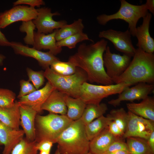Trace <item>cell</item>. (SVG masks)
<instances>
[{
	"label": "cell",
	"instance_id": "obj_1",
	"mask_svg": "<svg viewBox=\"0 0 154 154\" xmlns=\"http://www.w3.org/2000/svg\"><path fill=\"white\" fill-rule=\"evenodd\" d=\"M107 44L108 42L104 38L90 44H82L68 61L85 72L90 83L104 85L113 84L114 82L107 74L104 65L103 55Z\"/></svg>",
	"mask_w": 154,
	"mask_h": 154
},
{
	"label": "cell",
	"instance_id": "obj_2",
	"mask_svg": "<svg viewBox=\"0 0 154 154\" xmlns=\"http://www.w3.org/2000/svg\"><path fill=\"white\" fill-rule=\"evenodd\" d=\"M133 59L125 71L113 80L116 84L121 83L132 85L139 82H154V54L147 53L140 48L136 49Z\"/></svg>",
	"mask_w": 154,
	"mask_h": 154
},
{
	"label": "cell",
	"instance_id": "obj_3",
	"mask_svg": "<svg viewBox=\"0 0 154 154\" xmlns=\"http://www.w3.org/2000/svg\"><path fill=\"white\" fill-rule=\"evenodd\" d=\"M90 141L85 125L80 119L73 121L61 133L56 143L60 154H86L89 152Z\"/></svg>",
	"mask_w": 154,
	"mask_h": 154
},
{
	"label": "cell",
	"instance_id": "obj_4",
	"mask_svg": "<svg viewBox=\"0 0 154 154\" xmlns=\"http://www.w3.org/2000/svg\"><path fill=\"white\" fill-rule=\"evenodd\" d=\"M73 121L66 115L49 113L41 116L37 114L35 121V141L37 143L44 140L56 143L60 134Z\"/></svg>",
	"mask_w": 154,
	"mask_h": 154
},
{
	"label": "cell",
	"instance_id": "obj_5",
	"mask_svg": "<svg viewBox=\"0 0 154 154\" xmlns=\"http://www.w3.org/2000/svg\"><path fill=\"white\" fill-rule=\"evenodd\" d=\"M44 73L45 78L55 89L74 98H79L80 86L88 81L86 73L78 67L76 72L70 75L57 74L50 67L45 69Z\"/></svg>",
	"mask_w": 154,
	"mask_h": 154
},
{
	"label": "cell",
	"instance_id": "obj_6",
	"mask_svg": "<svg viewBox=\"0 0 154 154\" xmlns=\"http://www.w3.org/2000/svg\"><path fill=\"white\" fill-rule=\"evenodd\" d=\"M121 5L118 11L112 15L103 14L96 18L98 23L105 25L109 21L121 19L128 24V29L132 36L135 37L137 24L139 19L143 18L148 13L145 4L140 5L131 4L125 0H120Z\"/></svg>",
	"mask_w": 154,
	"mask_h": 154
},
{
	"label": "cell",
	"instance_id": "obj_7",
	"mask_svg": "<svg viewBox=\"0 0 154 154\" xmlns=\"http://www.w3.org/2000/svg\"><path fill=\"white\" fill-rule=\"evenodd\" d=\"M132 85L121 83L110 85H96L86 82L80 86L79 98L86 103L99 104L104 98L113 94H120Z\"/></svg>",
	"mask_w": 154,
	"mask_h": 154
},
{
	"label": "cell",
	"instance_id": "obj_8",
	"mask_svg": "<svg viewBox=\"0 0 154 154\" xmlns=\"http://www.w3.org/2000/svg\"><path fill=\"white\" fill-rule=\"evenodd\" d=\"M128 117L126 129L123 137H133L147 140L154 131V121L127 112Z\"/></svg>",
	"mask_w": 154,
	"mask_h": 154
},
{
	"label": "cell",
	"instance_id": "obj_9",
	"mask_svg": "<svg viewBox=\"0 0 154 154\" xmlns=\"http://www.w3.org/2000/svg\"><path fill=\"white\" fill-rule=\"evenodd\" d=\"M131 36L128 29L124 32L109 29L100 31L98 35L99 37L110 41L116 50L133 57L136 49L132 44Z\"/></svg>",
	"mask_w": 154,
	"mask_h": 154
},
{
	"label": "cell",
	"instance_id": "obj_10",
	"mask_svg": "<svg viewBox=\"0 0 154 154\" xmlns=\"http://www.w3.org/2000/svg\"><path fill=\"white\" fill-rule=\"evenodd\" d=\"M131 57L125 54L121 55L112 53L110 47L107 46L103 54V59L108 76L113 81L121 75L129 66Z\"/></svg>",
	"mask_w": 154,
	"mask_h": 154
},
{
	"label": "cell",
	"instance_id": "obj_11",
	"mask_svg": "<svg viewBox=\"0 0 154 154\" xmlns=\"http://www.w3.org/2000/svg\"><path fill=\"white\" fill-rule=\"evenodd\" d=\"M37 9L27 6L17 5L0 13V28L4 29L14 22L27 21L36 18Z\"/></svg>",
	"mask_w": 154,
	"mask_h": 154
},
{
	"label": "cell",
	"instance_id": "obj_12",
	"mask_svg": "<svg viewBox=\"0 0 154 154\" xmlns=\"http://www.w3.org/2000/svg\"><path fill=\"white\" fill-rule=\"evenodd\" d=\"M37 9L38 15L33 21L38 32L45 34L50 33L54 30L59 29L67 24L65 21H56L53 19V16L60 15L58 12L52 13L50 8L46 7Z\"/></svg>",
	"mask_w": 154,
	"mask_h": 154
},
{
	"label": "cell",
	"instance_id": "obj_13",
	"mask_svg": "<svg viewBox=\"0 0 154 154\" xmlns=\"http://www.w3.org/2000/svg\"><path fill=\"white\" fill-rule=\"evenodd\" d=\"M154 88L153 84L139 82L131 87L126 88L117 98L111 100L108 103L116 107L123 101L132 102L135 100H143L153 92Z\"/></svg>",
	"mask_w": 154,
	"mask_h": 154
},
{
	"label": "cell",
	"instance_id": "obj_14",
	"mask_svg": "<svg viewBox=\"0 0 154 154\" xmlns=\"http://www.w3.org/2000/svg\"><path fill=\"white\" fill-rule=\"evenodd\" d=\"M11 47L17 54L30 57L36 59L39 65L45 69L59 59L49 51L45 52L24 45L20 42H11Z\"/></svg>",
	"mask_w": 154,
	"mask_h": 154
},
{
	"label": "cell",
	"instance_id": "obj_15",
	"mask_svg": "<svg viewBox=\"0 0 154 154\" xmlns=\"http://www.w3.org/2000/svg\"><path fill=\"white\" fill-rule=\"evenodd\" d=\"M54 90V88L48 82L42 88L21 97L18 101L20 104L29 106L38 114L40 113L42 111V105Z\"/></svg>",
	"mask_w": 154,
	"mask_h": 154
},
{
	"label": "cell",
	"instance_id": "obj_16",
	"mask_svg": "<svg viewBox=\"0 0 154 154\" xmlns=\"http://www.w3.org/2000/svg\"><path fill=\"white\" fill-rule=\"evenodd\" d=\"M151 18L152 15L149 13L143 18L142 25L137 27L135 37L138 40L136 44L137 48H141L147 53H153L154 39L151 37L149 32Z\"/></svg>",
	"mask_w": 154,
	"mask_h": 154
},
{
	"label": "cell",
	"instance_id": "obj_17",
	"mask_svg": "<svg viewBox=\"0 0 154 154\" xmlns=\"http://www.w3.org/2000/svg\"><path fill=\"white\" fill-rule=\"evenodd\" d=\"M24 135L23 129H13L0 121V145L4 146L2 154H10L13 148Z\"/></svg>",
	"mask_w": 154,
	"mask_h": 154
},
{
	"label": "cell",
	"instance_id": "obj_18",
	"mask_svg": "<svg viewBox=\"0 0 154 154\" xmlns=\"http://www.w3.org/2000/svg\"><path fill=\"white\" fill-rule=\"evenodd\" d=\"M19 110L20 125L24 131L25 137L29 141H34L35 139V119L38 114L31 107L26 105L20 104Z\"/></svg>",
	"mask_w": 154,
	"mask_h": 154
},
{
	"label": "cell",
	"instance_id": "obj_19",
	"mask_svg": "<svg viewBox=\"0 0 154 154\" xmlns=\"http://www.w3.org/2000/svg\"><path fill=\"white\" fill-rule=\"evenodd\" d=\"M117 137L109 131L108 127L90 141L89 152L95 154H104Z\"/></svg>",
	"mask_w": 154,
	"mask_h": 154
},
{
	"label": "cell",
	"instance_id": "obj_20",
	"mask_svg": "<svg viewBox=\"0 0 154 154\" xmlns=\"http://www.w3.org/2000/svg\"><path fill=\"white\" fill-rule=\"evenodd\" d=\"M66 95L54 90L42 105V110L47 111L49 113L66 115L67 108L65 102Z\"/></svg>",
	"mask_w": 154,
	"mask_h": 154
},
{
	"label": "cell",
	"instance_id": "obj_21",
	"mask_svg": "<svg viewBox=\"0 0 154 154\" xmlns=\"http://www.w3.org/2000/svg\"><path fill=\"white\" fill-rule=\"evenodd\" d=\"M56 31V29L47 34L35 32L33 48L39 50H48L49 52L55 56L60 53L62 48L56 45L55 37Z\"/></svg>",
	"mask_w": 154,
	"mask_h": 154
},
{
	"label": "cell",
	"instance_id": "obj_22",
	"mask_svg": "<svg viewBox=\"0 0 154 154\" xmlns=\"http://www.w3.org/2000/svg\"><path fill=\"white\" fill-rule=\"evenodd\" d=\"M129 111L139 116L154 121V99L148 96L139 103L126 104Z\"/></svg>",
	"mask_w": 154,
	"mask_h": 154
},
{
	"label": "cell",
	"instance_id": "obj_23",
	"mask_svg": "<svg viewBox=\"0 0 154 154\" xmlns=\"http://www.w3.org/2000/svg\"><path fill=\"white\" fill-rule=\"evenodd\" d=\"M20 104L15 101L14 106L9 107H0V121L13 129H20Z\"/></svg>",
	"mask_w": 154,
	"mask_h": 154
},
{
	"label": "cell",
	"instance_id": "obj_24",
	"mask_svg": "<svg viewBox=\"0 0 154 154\" xmlns=\"http://www.w3.org/2000/svg\"><path fill=\"white\" fill-rule=\"evenodd\" d=\"M65 102L67 108L66 114L70 120L74 121L81 117L86 104L80 98H74L66 95Z\"/></svg>",
	"mask_w": 154,
	"mask_h": 154
},
{
	"label": "cell",
	"instance_id": "obj_25",
	"mask_svg": "<svg viewBox=\"0 0 154 154\" xmlns=\"http://www.w3.org/2000/svg\"><path fill=\"white\" fill-rule=\"evenodd\" d=\"M108 110L107 105L104 103L87 104L80 119L86 125L104 115Z\"/></svg>",
	"mask_w": 154,
	"mask_h": 154
},
{
	"label": "cell",
	"instance_id": "obj_26",
	"mask_svg": "<svg viewBox=\"0 0 154 154\" xmlns=\"http://www.w3.org/2000/svg\"><path fill=\"white\" fill-rule=\"evenodd\" d=\"M112 119L107 115H103L85 125L86 134L90 141L104 129L108 127Z\"/></svg>",
	"mask_w": 154,
	"mask_h": 154
},
{
	"label": "cell",
	"instance_id": "obj_27",
	"mask_svg": "<svg viewBox=\"0 0 154 154\" xmlns=\"http://www.w3.org/2000/svg\"><path fill=\"white\" fill-rule=\"evenodd\" d=\"M126 141L129 154H154L144 139L130 137L127 138Z\"/></svg>",
	"mask_w": 154,
	"mask_h": 154
},
{
	"label": "cell",
	"instance_id": "obj_28",
	"mask_svg": "<svg viewBox=\"0 0 154 154\" xmlns=\"http://www.w3.org/2000/svg\"><path fill=\"white\" fill-rule=\"evenodd\" d=\"M84 26L82 19H79L72 23L66 24L63 27L56 29L55 37L56 41L83 32Z\"/></svg>",
	"mask_w": 154,
	"mask_h": 154
},
{
	"label": "cell",
	"instance_id": "obj_29",
	"mask_svg": "<svg viewBox=\"0 0 154 154\" xmlns=\"http://www.w3.org/2000/svg\"><path fill=\"white\" fill-rule=\"evenodd\" d=\"M37 143L23 137L14 147L10 154H37Z\"/></svg>",
	"mask_w": 154,
	"mask_h": 154
},
{
	"label": "cell",
	"instance_id": "obj_30",
	"mask_svg": "<svg viewBox=\"0 0 154 154\" xmlns=\"http://www.w3.org/2000/svg\"><path fill=\"white\" fill-rule=\"evenodd\" d=\"M50 66V69L55 73L65 76L73 74L77 69V67L69 61L63 62L59 60L54 62Z\"/></svg>",
	"mask_w": 154,
	"mask_h": 154
},
{
	"label": "cell",
	"instance_id": "obj_31",
	"mask_svg": "<svg viewBox=\"0 0 154 154\" xmlns=\"http://www.w3.org/2000/svg\"><path fill=\"white\" fill-rule=\"evenodd\" d=\"M85 40L93 42L92 40L89 38L86 34L82 32L56 41V44L60 47L66 46L72 49L75 47L78 43Z\"/></svg>",
	"mask_w": 154,
	"mask_h": 154
},
{
	"label": "cell",
	"instance_id": "obj_32",
	"mask_svg": "<svg viewBox=\"0 0 154 154\" xmlns=\"http://www.w3.org/2000/svg\"><path fill=\"white\" fill-rule=\"evenodd\" d=\"M107 115L117 124L124 134L127 124V112L123 108H121L112 110Z\"/></svg>",
	"mask_w": 154,
	"mask_h": 154
},
{
	"label": "cell",
	"instance_id": "obj_33",
	"mask_svg": "<svg viewBox=\"0 0 154 154\" xmlns=\"http://www.w3.org/2000/svg\"><path fill=\"white\" fill-rule=\"evenodd\" d=\"M36 28L33 20L23 21L19 27L20 31L25 32L26 34L24 38V41L26 44L33 46L34 43V30Z\"/></svg>",
	"mask_w": 154,
	"mask_h": 154
},
{
	"label": "cell",
	"instance_id": "obj_34",
	"mask_svg": "<svg viewBox=\"0 0 154 154\" xmlns=\"http://www.w3.org/2000/svg\"><path fill=\"white\" fill-rule=\"evenodd\" d=\"M16 94L10 90L0 88V107H9L15 104Z\"/></svg>",
	"mask_w": 154,
	"mask_h": 154
},
{
	"label": "cell",
	"instance_id": "obj_35",
	"mask_svg": "<svg viewBox=\"0 0 154 154\" xmlns=\"http://www.w3.org/2000/svg\"><path fill=\"white\" fill-rule=\"evenodd\" d=\"M26 71L29 81H31L37 90H38L43 84L45 81L44 72L35 71L27 68Z\"/></svg>",
	"mask_w": 154,
	"mask_h": 154
},
{
	"label": "cell",
	"instance_id": "obj_36",
	"mask_svg": "<svg viewBox=\"0 0 154 154\" xmlns=\"http://www.w3.org/2000/svg\"><path fill=\"white\" fill-rule=\"evenodd\" d=\"M20 91L17 97L19 99L28 95L37 90L33 84L31 83L29 80H21L20 81Z\"/></svg>",
	"mask_w": 154,
	"mask_h": 154
},
{
	"label": "cell",
	"instance_id": "obj_37",
	"mask_svg": "<svg viewBox=\"0 0 154 154\" xmlns=\"http://www.w3.org/2000/svg\"><path fill=\"white\" fill-rule=\"evenodd\" d=\"M121 150L128 151L126 143L121 138H119L114 141L110 145L104 153Z\"/></svg>",
	"mask_w": 154,
	"mask_h": 154
},
{
	"label": "cell",
	"instance_id": "obj_38",
	"mask_svg": "<svg viewBox=\"0 0 154 154\" xmlns=\"http://www.w3.org/2000/svg\"><path fill=\"white\" fill-rule=\"evenodd\" d=\"M13 6L24 4L29 5L30 7L35 8V7H39L41 5L45 4L44 2L42 0H18L13 3Z\"/></svg>",
	"mask_w": 154,
	"mask_h": 154
},
{
	"label": "cell",
	"instance_id": "obj_39",
	"mask_svg": "<svg viewBox=\"0 0 154 154\" xmlns=\"http://www.w3.org/2000/svg\"><path fill=\"white\" fill-rule=\"evenodd\" d=\"M108 128L110 132L116 137L121 138L123 133L117 124L113 121H112L109 124Z\"/></svg>",
	"mask_w": 154,
	"mask_h": 154
},
{
	"label": "cell",
	"instance_id": "obj_40",
	"mask_svg": "<svg viewBox=\"0 0 154 154\" xmlns=\"http://www.w3.org/2000/svg\"><path fill=\"white\" fill-rule=\"evenodd\" d=\"M54 144L48 140H44L37 143L36 147L38 151H43L50 152L51 149Z\"/></svg>",
	"mask_w": 154,
	"mask_h": 154
},
{
	"label": "cell",
	"instance_id": "obj_41",
	"mask_svg": "<svg viewBox=\"0 0 154 154\" xmlns=\"http://www.w3.org/2000/svg\"><path fill=\"white\" fill-rule=\"evenodd\" d=\"M0 28V46H10L11 42L6 38L5 35L1 32Z\"/></svg>",
	"mask_w": 154,
	"mask_h": 154
},
{
	"label": "cell",
	"instance_id": "obj_42",
	"mask_svg": "<svg viewBox=\"0 0 154 154\" xmlns=\"http://www.w3.org/2000/svg\"><path fill=\"white\" fill-rule=\"evenodd\" d=\"M147 141L150 148L154 153V131L151 133Z\"/></svg>",
	"mask_w": 154,
	"mask_h": 154
},
{
	"label": "cell",
	"instance_id": "obj_43",
	"mask_svg": "<svg viewBox=\"0 0 154 154\" xmlns=\"http://www.w3.org/2000/svg\"><path fill=\"white\" fill-rule=\"evenodd\" d=\"M147 9L153 15L154 14V0H147L145 3Z\"/></svg>",
	"mask_w": 154,
	"mask_h": 154
},
{
	"label": "cell",
	"instance_id": "obj_44",
	"mask_svg": "<svg viewBox=\"0 0 154 154\" xmlns=\"http://www.w3.org/2000/svg\"><path fill=\"white\" fill-rule=\"evenodd\" d=\"M104 154H129L128 151L125 150H119Z\"/></svg>",
	"mask_w": 154,
	"mask_h": 154
},
{
	"label": "cell",
	"instance_id": "obj_45",
	"mask_svg": "<svg viewBox=\"0 0 154 154\" xmlns=\"http://www.w3.org/2000/svg\"><path fill=\"white\" fill-rule=\"evenodd\" d=\"M5 58V57L4 56L0 54V65L3 64V61Z\"/></svg>",
	"mask_w": 154,
	"mask_h": 154
},
{
	"label": "cell",
	"instance_id": "obj_46",
	"mask_svg": "<svg viewBox=\"0 0 154 154\" xmlns=\"http://www.w3.org/2000/svg\"><path fill=\"white\" fill-rule=\"evenodd\" d=\"M50 152L43 151H40L39 154H50Z\"/></svg>",
	"mask_w": 154,
	"mask_h": 154
},
{
	"label": "cell",
	"instance_id": "obj_47",
	"mask_svg": "<svg viewBox=\"0 0 154 154\" xmlns=\"http://www.w3.org/2000/svg\"><path fill=\"white\" fill-rule=\"evenodd\" d=\"M54 154H60L58 150L57 149L56 150Z\"/></svg>",
	"mask_w": 154,
	"mask_h": 154
},
{
	"label": "cell",
	"instance_id": "obj_48",
	"mask_svg": "<svg viewBox=\"0 0 154 154\" xmlns=\"http://www.w3.org/2000/svg\"><path fill=\"white\" fill-rule=\"evenodd\" d=\"M86 154H94V153H90V152H89L88 153Z\"/></svg>",
	"mask_w": 154,
	"mask_h": 154
}]
</instances>
